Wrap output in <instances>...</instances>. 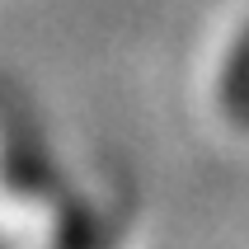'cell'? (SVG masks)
<instances>
[{"mask_svg": "<svg viewBox=\"0 0 249 249\" xmlns=\"http://www.w3.org/2000/svg\"><path fill=\"white\" fill-rule=\"evenodd\" d=\"M221 108L235 127L249 132V28L231 52V66H226V80H221Z\"/></svg>", "mask_w": 249, "mask_h": 249, "instance_id": "1", "label": "cell"}]
</instances>
